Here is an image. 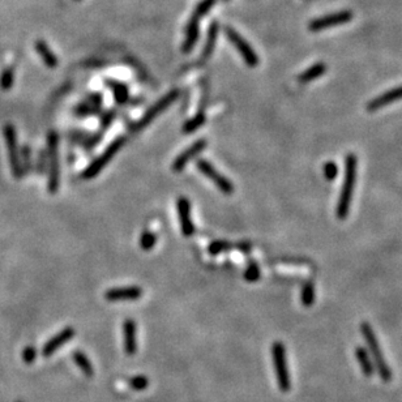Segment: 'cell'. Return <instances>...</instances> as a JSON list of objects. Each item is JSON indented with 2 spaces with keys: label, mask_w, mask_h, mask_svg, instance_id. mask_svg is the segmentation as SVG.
<instances>
[{
  "label": "cell",
  "mask_w": 402,
  "mask_h": 402,
  "mask_svg": "<svg viewBox=\"0 0 402 402\" xmlns=\"http://www.w3.org/2000/svg\"><path fill=\"white\" fill-rule=\"evenodd\" d=\"M356 170H358V160L354 154H349L345 160L344 183L341 187V195L336 209L337 217L340 219H345L349 215L353 200V191H354L356 180Z\"/></svg>",
  "instance_id": "6da1fadb"
},
{
  "label": "cell",
  "mask_w": 402,
  "mask_h": 402,
  "mask_svg": "<svg viewBox=\"0 0 402 402\" xmlns=\"http://www.w3.org/2000/svg\"><path fill=\"white\" fill-rule=\"evenodd\" d=\"M360 332H362V336H363L364 341L367 344L368 352L371 353V358L372 362H374V366H375V370L378 371V374H379V376L381 378L384 383H389L392 380V371L387 362H385V359H384V354L381 352V349H380L379 341L376 338L371 325L368 324V323H362Z\"/></svg>",
  "instance_id": "7a4b0ae2"
},
{
  "label": "cell",
  "mask_w": 402,
  "mask_h": 402,
  "mask_svg": "<svg viewBox=\"0 0 402 402\" xmlns=\"http://www.w3.org/2000/svg\"><path fill=\"white\" fill-rule=\"evenodd\" d=\"M47 162H48V192L56 193L59 189V137L55 132L47 136Z\"/></svg>",
  "instance_id": "3957f363"
},
{
  "label": "cell",
  "mask_w": 402,
  "mask_h": 402,
  "mask_svg": "<svg viewBox=\"0 0 402 402\" xmlns=\"http://www.w3.org/2000/svg\"><path fill=\"white\" fill-rule=\"evenodd\" d=\"M124 137H118V139H115V140L107 146V149H106L105 152L102 153L99 157H97V158H95L84 171H82V179L90 180L93 179V178H95V176H97L98 174L111 162V160H113L114 157L119 153V150H120L121 146L124 145Z\"/></svg>",
  "instance_id": "277c9868"
},
{
  "label": "cell",
  "mask_w": 402,
  "mask_h": 402,
  "mask_svg": "<svg viewBox=\"0 0 402 402\" xmlns=\"http://www.w3.org/2000/svg\"><path fill=\"white\" fill-rule=\"evenodd\" d=\"M272 358H273L274 370H276L280 391L289 392L291 388V383H290L289 366H287V359H286V349L282 342H274L272 345Z\"/></svg>",
  "instance_id": "5b68a950"
},
{
  "label": "cell",
  "mask_w": 402,
  "mask_h": 402,
  "mask_svg": "<svg viewBox=\"0 0 402 402\" xmlns=\"http://www.w3.org/2000/svg\"><path fill=\"white\" fill-rule=\"evenodd\" d=\"M178 95H179V92L176 89L171 90V92H168V93H166L164 95V97L161 98L160 101L156 102L154 105L150 107V109L146 111V113L142 115V118H141L140 120L137 121L136 124L133 125V131L135 132H139V131H141V129H144L146 125H149L150 123H152L154 119H156L158 115H161V114L164 113L165 110H167L170 106L175 102V99L178 98Z\"/></svg>",
  "instance_id": "8992f818"
},
{
  "label": "cell",
  "mask_w": 402,
  "mask_h": 402,
  "mask_svg": "<svg viewBox=\"0 0 402 402\" xmlns=\"http://www.w3.org/2000/svg\"><path fill=\"white\" fill-rule=\"evenodd\" d=\"M4 139H5V145H7L8 158H9V165H11V171L15 175V178H21L23 176V170H21V161H20L19 145H17V135H16V129L12 124L4 125Z\"/></svg>",
  "instance_id": "52a82bcc"
},
{
  "label": "cell",
  "mask_w": 402,
  "mask_h": 402,
  "mask_svg": "<svg viewBox=\"0 0 402 402\" xmlns=\"http://www.w3.org/2000/svg\"><path fill=\"white\" fill-rule=\"evenodd\" d=\"M225 33H226V37L229 38V41L238 50V52L240 54V56H242L247 66L251 67V68H255V67L258 66L259 56L256 54V51L251 47L250 43L247 42L246 39L243 38L242 35L239 34L236 30H234L233 27H226Z\"/></svg>",
  "instance_id": "ba28073f"
},
{
  "label": "cell",
  "mask_w": 402,
  "mask_h": 402,
  "mask_svg": "<svg viewBox=\"0 0 402 402\" xmlns=\"http://www.w3.org/2000/svg\"><path fill=\"white\" fill-rule=\"evenodd\" d=\"M196 166L199 168V171L204 174L207 178H209L222 193H225V195H233L234 193V184L231 183L226 176L222 175L211 162H208L207 160H197Z\"/></svg>",
  "instance_id": "9c48e42d"
},
{
  "label": "cell",
  "mask_w": 402,
  "mask_h": 402,
  "mask_svg": "<svg viewBox=\"0 0 402 402\" xmlns=\"http://www.w3.org/2000/svg\"><path fill=\"white\" fill-rule=\"evenodd\" d=\"M353 19L352 11H341L332 15L323 16L316 20H312L308 25V29L311 31H320L324 29H329L333 26H340L344 24L349 23Z\"/></svg>",
  "instance_id": "30bf717a"
},
{
  "label": "cell",
  "mask_w": 402,
  "mask_h": 402,
  "mask_svg": "<svg viewBox=\"0 0 402 402\" xmlns=\"http://www.w3.org/2000/svg\"><path fill=\"white\" fill-rule=\"evenodd\" d=\"M176 211H178V217H179L180 230L183 233L184 236H192L195 233V225L192 222L191 214V203L187 197L180 196L176 200Z\"/></svg>",
  "instance_id": "8fae6325"
},
{
  "label": "cell",
  "mask_w": 402,
  "mask_h": 402,
  "mask_svg": "<svg viewBox=\"0 0 402 402\" xmlns=\"http://www.w3.org/2000/svg\"><path fill=\"white\" fill-rule=\"evenodd\" d=\"M207 145L208 142L205 139H200V140L195 141L191 146H188L186 150H183L179 156L176 157L175 161L172 162V170L175 172L183 171V168L186 167V165H187L189 161L193 160L196 156H199L200 153L207 148Z\"/></svg>",
  "instance_id": "7c38bea8"
},
{
  "label": "cell",
  "mask_w": 402,
  "mask_h": 402,
  "mask_svg": "<svg viewBox=\"0 0 402 402\" xmlns=\"http://www.w3.org/2000/svg\"><path fill=\"white\" fill-rule=\"evenodd\" d=\"M142 295V290L136 286L131 287H114L107 290L105 293V298L110 302H120V301H136L140 299Z\"/></svg>",
  "instance_id": "4fadbf2b"
},
{
  "label": "cell",
  "mask_w": 402,
  "mask_h": 402,
  "mask_svg": "<svg viewBox=\"0 0 402 402\" xmlns=\"http://www.w3.org/2000/svg\"><path fill=\"white\" fill-rule=\"evenodd\" d=\"M402 99V85L397 86L395 89H391L385 92V93L380 94L379 97L374 98L372 101L368 102L367 110L368 111H378V110L383 109L387 105H391L393 102L401 101Z\"/></svg>",
  "instance_id": "5bb4252c"
},
{
  "label": "cell",
  "mask_w": 402,
  "mask_h": 402,
  "mask_svg": "<svg viewBox=\"0 0 402 402\" xmlns=\"http://www.w3.org/2000/svg\"><path fill=\"white\" fill-rule=\"evenodd\" d=\"M74 336V329L68 327V328H64L62 332H59L56 336H54L51 340H48L43 348V355L45 356H50L51 354H54L58 349H60V346H63L67 342H70Z\"/></svg>",
  "instance_id": "9a60e30c"
},
{
  "label": "cell",
  "mask_w": 402,
  "mask_h": 402,
  "mask_svg": "<svg viewBox=\"0 0 402 402\" xmlns=\"http://www.w3.org/2000/svg\"><path fill=\"white\" fill-rule=\"evenodd\" d=\"M123 345L128 355H133L137 352L136 323L132 319H127L123 323Z\"/></svg>",
  "instance_id": "2e32d148"
},
{
  "label": "cell",
  "mask_w": 402,
  "mask_h": 402,
  "mask_svg": "<svg viewBox=\"0 0 402 402\" xmlns=\"http://www.w3.org/2000/svg\"><path fill=\"white\" fill-rule=\"evenodd\" d=\"M200 17L196 16L195 13L192 15L189 23H188L187 30H186V38L183 42V51L184 52H189V51L195 47L197 38H199V25H200Z\"/></svg>",
  "instance_id": "e0dca14e"
},
{
  "label": "cell",
  "mask_w": 402,
  "mask_h": 402,
  "mask_svg": "<svg viewBox=\"0 0 402 402\" xmlns=\"http://www.w3.org/2000/svg\"><path fill=\"white\" fill-rule=\"evenodd\" d=\"M355 358L358 360V363H359L360 368H362L363 375L371 378L375 374V366H374V362H372L367 349H364L363 346H358L355 349Z\"/></svg>",
  "instance_id": "ac0fdd59"
},
{
  "label": "cell",
  "mask_w": 402,
  "mask_h": 402,
  "mask_svg": "<svg viewBox=\"0 0 402 402\" xmlns=\"http://www.w3.org/2000/svg\"><path fill=\"white\" fill-rule=\"evenodd\" d=\"M102 105V97L101 94H93L90 95L88 99H86L84 103L77 106L76 109V114L80 115V117H88V115H92V114H95L99 111Z\"/></svg>",
  "instance_id": "d6986e66"
},
{
  "label": "cell",
  "mask_w": 402,
  "mask_h": 402,
  "mask_svg": "<svg viewBox=\"0 0 402 402\" xmlns=\"http://www.w3.org/2000/svg\"><path fill=\"white\" fill-rule=\"evenodd\" d=\"M35 50L39 54L41 59H42L45 64L48 68H56L58 67V59L55 56V54L50 50V47L47 46L46 42L43 41H37L35 42Z\"/></svg>",
  "instance_id": "ffe728a7"
},
{
  "label": "cell",
  "mask_w": 402,
  "mask_h": 402,
  "mask_svg": "<svg viewBox=\"0 0 402 402\" xmlns=\"http://www.w3.org/2000/svg\"><path fill=\"white\" fill-rule=\"evenodd\" d=\"M325 72H327V66H325L324 63H316V64H313V66L309 67L308 70H306L305 72H302V73L299 74L298 80H299V82L313 81V80H316V78H319L320 76H323Z\"/></svg>",
  "instance_id": "44dd1931"
},
{
  "label": "cell",
  "mask_w": 402,
  "mask_h": 402,
  "mask_svg": "<svg viewBox=\"0 0 402 402\" xmlns=\"http://www.w3.org/2000/svg\"><path fill=\"white\" fill-rule=\"evenodd\" d=\"M217 35H218V25H217V23H213L209 27V30H208V38L203 50V60L209 59L213 54L215 42H217Z\"/></svg>",
  "instance_id": "7402d4cb"
},
{
  "label": "cell",
  "mask_w": 402,
  "mask_h": 402,
  "mask_svg": "<svg viewBox=\"0 0 402 402\" xmlns=\"http://www.w3.org/2000/svg\"><path fill=\"white\" fill-rule=\"evenodd\" d=\"M107 85L111 89L114 94V99L119 103V105H124L125 102L128 101L129 93L128 88L124 84H120L118 81H107Z\"/></svg>",
  "instance_id": "603a6c76"
},
{
  "label": "cell",
  "mask_w": 402,
  "mask_h": 402,
  "mask_svg": "<svg viewBox=\"0 0 402 402\" xmlns=\"http://www.w3.org/2000/svg\"><path fill=\"white\" fill-rule=\"evenodd\" d=\"M205 114L204 113H197L193 118H191L189 120H187L186 123L183 124V133H193L195 131H197V129L200 128V127H203L204 123H205Z\"/></svg>",
  "instance_id": "cb8c5ba5"
},
{
  "label": "cell",
  "mask_w": 402,
  "mask_h": 402,
  "mask_svg": "<svg viewBox=\"0 0 402 402\" xmlns=\"http://www.w3.org/2000/svg\"><path fill=\"white\" fill-rule=\"evenodd\" d=\"M73 360L76 362L80 370H81L86 376L93 375V366L90 363V360L88 359V356L82 352H74L73 353Z\"/></svg>",
  "instance_id": "d4e9b609"
},
{
  "label": "cell",
  "mask_w": 402,
  "mask_h": 402,
  "mask_svg": "<svg viewBox=\"0 0 402 402\" xmlns=\"http://www.w3.org/2000/svg\"><path fill=\"white\" fill-rule=\"evenodd\" d=\"M15 82V68L7 67L0 74V89L9 90Z\"/></svg>",
  "instance_id": "484cf974"
},
{
  "label": "cell",
  "mask_w": 402,
  "mask_h": 402,
  "mask_svg": "<svg viewBox=\"0 0 402 402\" xmlns=\"http://www.w3.org/2000/svg\"><path fill=\"white\" fill-rule=\"evenodd\" d=\"M301 301L303 306L306 307H311L315 302V286L311 282H307L303 287H302Z\"/></svg>",
  "instance_id": "4316f807"
},
{
  "label": "cell",
  "mask_w": 402,
  "mask_h": 402,
  "mask_svg": "<svg viewBox=\"0 0 402 402\" xmlns=\"http://www.w3.org/2000/svg\"><path fill=\"white\" fill-rule=\"evenodd\" d=\"M157 243V235L152 231L145 230L140 236V247L141 250L150 251L153 247L156 246Z\"/></svg>",
  "instance_id": "83f0119b"
},
{
  "label": "cell",
  "mask_w": 402,
  "mask_h": 402,
  "mask_svg": "<svg viewBox=\"0 0 402 402\" xmlns=\"http://www.w3.org/2000/svg\"><path fill=\"white\" fill-rule=\"evenodd\" d=\"M229 248H231V243L226 242V240H214L208 247V252L215 256V255L221 254V252H225Z\"/></svg>",
  "instance_id": "f1b7e54d"
},
{
  "label": "cell",
  "mask_w": 402,
  "mask_h": 402,
  "mask_svg": "<svg viewBox=\"0 0 402 402\" xmlns=\"http://www.w3.org/2000/svg\"><path fill=\"white\" fill-rule=\"evenodd\" d=\"M260 278V268L255 261H251L244 270V280L248 282H256Z\"/></svg>",
  "instance_id": "f546056e"
},
{
  "label": "cell",
  "mask_w": 402,
  "mask_h": 402,
  "mask_svg": "<svg viewBox=\"0 0 402 402\" xmlns=\"http://www.w3.org/2000/svg\"><path fill=\"white\" fill-rule=\"evenodd\" d=\"M214 4L215 0H201V1L196 5L193 13H195L196 16H199L200 19H203L204 16L207 15L208 12L214 7Z\"/></svg>",
  "instance_id": "4dcf8cb0"
},
{
  "label": "cell",
  "mask_w": 402,
  "mask_h": 402,
  "mask_svg": "<svg viewBox=\"0 0 402 402\" xmlns=\"http://www.w3.org/2000/svg\"><path fill=\"white\" fill-rule=\"evenodd\" d=\"M23 165H21V170H23V175H25L29 168H30V149L27 145L23 148Z\"/></svg>",
  "instance_id": "1f68e13d"
},
{
  "label": "cell",
  "mask_w": 402,
  "mask_h": 402,
  "mask_svg": "<svg viewBox=\"0 0 402 402\" xmlns=\"http://www.w3.org/2000/svg\"><path fill=\"white\" fill-rule=\"evenodd\" d=\"M338 174V167L334 162H327L324 165V175L328 180H333Z\"/></svg>",
  "instance_id": "d6a6232c"
},
{
  "label": "cell",
  "mask_w": 402,
  "mask_h": 402,
  "mask_svg": "<svg viewBox=\"0 0 402 402\" xmlns=\"http://www.w3.org/2000/svg\"><path fill=\"white\" fill-rule=\"evenodd\" d=\"M132 387L135 388V389H139V391H141V389H144V388H146V385H148V380H146V378H142V376H139V378H135V379L132 380Z\"/></svg>",
  "instance_id": "836d02e7"
},
{
  "label": "cell",
  "mask_w": 402,
  "mask_h": 402,
  "mask_svg": "<svg viewBox=\"0 0 402 402\" xmlns=\"http://www.w3.org/2000/svg\"><path fill=\"white\" fill-rule=\"evenodd\" d=\"M113 120H114V113H111V111H110V113L105 114V115H103V118L101 119L102 127H103V128L109 127V125L111 124V121H113Z\"/></svg>",
  "instance_id": "e575fe53"
},
{
  "label": "cell",
  "mask_w": 402,
  "mask_h": 402,
  "mask_svg": "<svg viewBox=\"0 0 402 402\" xmlns=\"http://www.w3.org/2000/svg\"><path fill=\"white\" fill-rule=\"evenodd\" d=\"M238 248L240 251H244V252H248L251 250V244L250 243H242V244H238Z\"/></svg>",
  "instance_id": "d590c367"
}]
</instances>
